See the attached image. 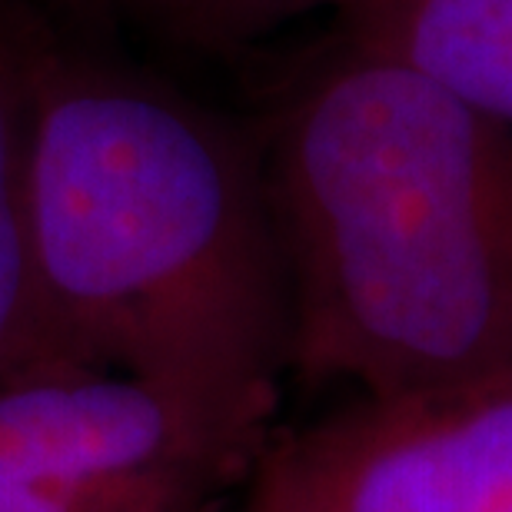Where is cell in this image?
I'll return each mask as SVG.
<instances>
[{
  "label": "cell",
  "instance_id": "obj_8",
  "mask_svg": "<svg viewBox=\"0 0 512 512\" xmlns=\"http://www.w3.org/2000/svg\"><path fill=\"white\" fill-rule=\"evenodd\" d=\"M210 489L197 479L57 486L0 476V512H197Z\"/></svg>",
  "mask_w": 512,
  "mask_h": 512
},
{
  "label": "cell",
  "instance_id": "obj_1",
  "mask_svg": "<svg viewBox=\"0 0 512 512\" xmlns=\"http://www.w3.org/2000/svg\"><path fill=\"white\" fill-rule=\"evenodd\" d=\"M27 200L37 320L24 373L153 383L260 456L290 373L260 137L160 77L44 44Z\"/></svg>",
  "mask_w": 512,
  "mask_h": 512
},
{
  "label": "cell",
  "instance_id": "obj_3",
  "mask_svg": "<svg viewBox=\"0 0 512 512\" xmlns=\"http://www.w3.org/2000/svg\"><path fill=\"white\" fill-rule=\"evenodd\" d=\"M247 512H512V373L273 433Z\"/></svg>",
  "mask_w": 512,
  "mask_h": 512
},
{
  "label": "cell",
  "instance_id": "obj_7",
  "mask_svg": "<svg viewBox=\"0 0 512 512\" xmlns=\"http://www.w3.org/2000/svg\"><path fill=\"white\" fill-rule=\"evenodd\" d=\"M133 30L197 54H230L340 0H74Z\"/></svg>",
  "mask_w": 512,
  "mask_h": 512
},
{
  "label": "cell",
  "instance_id": "obj_5",
  "mask_svg": "<svg viewBox=\"0 0 512 512\" xmlns=\"http://www.w3.org/2000/svg\"><path fill=\"white\" fill-rule=\"evenodd\" d=\"M336 27L512 130V0H340Z\"/></svg>",
  "mask_w": 512,
  "mask_h": 512
},
{
  "label": "cell",
  "instance_id": "obj_4",
  "mask_svg": "<svg viewBox=\"0 0 512 512\" xmlns=\"http://www.w3.org/2000/svg\"><path fill=\"white\" fill-rule=\"evenodd\" d=\"M256 453L167 389L107 370L0 383V476L57 486L197 479L223 486Z\"/></svg>",
  "mask_w": 512,
  "mask_h": 512
},
{
  "label": "cell",
  "instance_id": "obj_6",
  "mask_svg": "<svg viewBox=\"0 0 512 512\" xmlns=\"http://www.w3.org/2000/svg\"><path fill=\"white\" fill-rule=\"evenodd\" d=\"M40 40L0 0V383L24 373L34 353V260H30V130Z\"/></svg>",
  "mask_w": 512,
  "mask_h": 512
},
{
  "label": "cell",
  "instance_id": "obj_2",
  "mask_svg": "<svg viewBox=\"0 0 512 512\" xmlns=\"http://www.w3.org/2000/svg\"><path fill=\"white\" fill-rule=\"evenodd\" d=\"M256 137L290 376L399 399L512 373L509 127L340 40Z\"/></svg>",
  "mask_w": 512,
  "mask_h": 512
}]
</instances>
